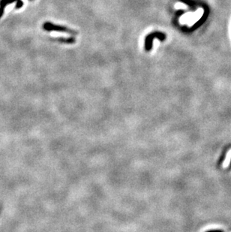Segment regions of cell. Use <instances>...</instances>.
Segmentation results:
<instances>
[{"mask_svg": "<svg viewBox=\"0 0 231 232\" xmlns=\"http://www.w3.org/2000/svg\"><path fill=\"white\" fill-rule=\"evenodd\" d=\"M43 29H44V30L48 31V32H50V31H56V32H68L71 35H74V36H76V35L77 34V32H76V31L72 30L71 29H68L67 27L53 24V23L50 22L44 23V24H43Z\"/></svg>", "mask_w": 231, "mask_h": 232, "instance_id": "1", "label": "cell"}, {"mask_svg": "<svg viewBox=\"0 0 231 232\" xmlns=\"http://www.w3.org/2000/svg\"><path fill=\"white\" fill-rule=\"evenodd\" d=\"M154 38H159L161 41H163L164 39H165L166 36L165 35L161 32H154L152 33V34L149 35V36L146 37V40H145V49L147 50V51H149V50L152 49V42H153Z\"/></svg>", "mask_w": 231, "mask_h": 232, "instance_id": "2", "label": "cell"}, {"mask_svg": "<svg viewBox=\"0 0 231 232\" xmlns=\"http://www.w3.org/2000/svg\"><path fill=\"white\" fill-rule=\"evenodd\" d=\"M230 161H231V150H230L228 152L226 158H225V160L224 161V163H223V167L225 168V167H228V165H230Z\"/></svg>", "mask_w": 231, "mask_h": 232, "instance_id": "3", "label": "cell"}, {"mask_svg": "<svg viewBox=\"0 0 231 232\" xmlns=\"http://www.w3.org/2000/svg\"><path fill=\"white\" fill-rule=\"evenodd\" d=\"M57 40H59V42H62V43H65V44H73V43L75 42V39L74 38H57Z\"/></svg>", "mask_w": 231, "mask_h": 232, "instance_id": "4", "label": "cell"}, {"mask_svg": "<svg viewBox=\"0 0 231 232\" xmlns=\"http://www.w3.org/2000/svg\"><path fill=\"white\" fill-rule=\"evenodd\" d=\"M17 1V0H1V1H0V7L5 8L8 5H10V4Z\"/></svg>", "mask_w": 231, "mask_h": 232, "instance_id": "5", "label": "cell"}, {"mask_svg": "<svg viewBox=\"0 0 231 232\" xmlns=\"http://www.w3.org/2000/svg\"><path fill=\"white\" fill-rule=\"evenodd\" d=\"M23 6V2L22 0H17L16 2V5H15V8L20 9Z\"/></svg>", "mask_w": 231, "mask_h": 232, "instance_id": "6", "label": "cell"}, {"mask_svg": "<svg viewBox=\"0 0 231 232\" xmlns=\"http://www.w3.org/2000/svg\"><path fill=\"white\" fill-rule=\"evenodd\" d=\"M4 13H5V8L0 7V19H1L2 17L4 15Z\"/></svg>", "mask_w": 231, "mask_h": 232, "instance_id": "7", "label": "cell"}, {"mask_svg": "<svg viewBox=\"0 0 231 232\" xmlns=\"http://www.w3.org/2000/svg\"><path fill=\"white\" fill-rule=\"evenodd\" d=\"M208 232H222L221 231H208Z\"/></svg>", "mask_w": 231, "mask_h": 232, "instance_id": "8", "label": "cell"}, {"mask_svg": "<svg viewBox=\"0 0 231 232\" xmlns=\"http://www.w3.org/2000/svg\"><path fill=\"white\" fill-rule=\"evenodd\" d=\"M29 1H33V0H29Z\"/></svg>", "mask_w": 231, "mask_h": 232, "instance_id": "9", "label": "cell"}]
</instances>
